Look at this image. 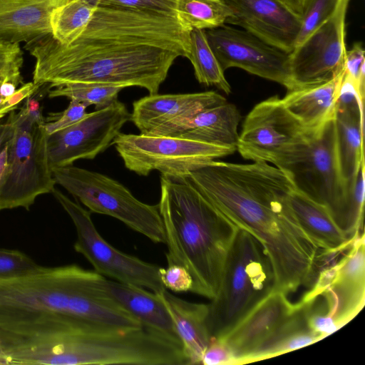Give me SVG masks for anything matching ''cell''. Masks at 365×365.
<instances>
[{
  "mask_svg": "<svg viewBox=\"0 0 365 365\" xmlns=\"http://www.w3.org/2000/svg\"><path fill=\"white\" fill-rule=\"evenodd\" d=\"M190 31L177 18L99 4L71 43L48 34L26 43L24 49L36 59V84L98 83L155 94L175 59L187 57Z\"/></svg>",
  "mask_w": 365,
  "mask_h": 365,
  "instance_id": "obj_1",
  "label": "cell"
},
{
  "mask_svg": "<svg viewBox=\"0 0 365 365\" xmlns=\"http://www.w3.org/2000/svg\"><path fill=\"white\" fill-rule=\"evenodd\" d=\"M165 234L168 264L185 267L192 279L190 292L212 299L240 227L185 178L160 175L158 203Z\"/></svg>",
  "mask_w": 365,
  "mask_h": 365,
  "instance_id": "obj_2",
  "label": "cell"
},
{
  "mask_svg": "<svg viewBox=\"0 0 365 365\" xmlns=\"http://www.w3.org/2000/svg\"><path fill=\"white\" fill-rule=\"evenodd\" d=\"M107 278L77 264L45 267L0 280V327L46 322L61 315L121 327L140 321L108 292Z\"/></svg>",
  "mask_w": 365,
  "mask_h": 365,
  "instance_id": "obj_3",
  "label": "cell"
},
{
  "mask_svg": "<svg viewBox=\"0 0 365 365\" xmlns=\"http://www.w3.org/2000/svg\"><path fill=\"white\" fill-rule=\"evenodd\" d=\"M272 267L265 250L248 230L240 228L229 250L218 291L208 304L211 337L222 338L274 288Z\"/></svg>",
  "mask_w": 365,
  "mask_h": 365,
  "instance_id": "obj_4",
  "label": "cell"
},
{
  "mask_svg": "<svg viewBox=\"0 0 365 365\" xmlns=\"http://www.w3.org/2000/svg\"><path fill=\"white\" fill-rule=\"evenodd\" d=\"M14 132L7 145V165L0 184V211L29 210L36 198L51 192L56 182L47 155V133L41 108L25 103L9 113Z\"/></svg>",
  "mask_w": 365,
  "mask_h": 365,
  "instance_id": "obj_5",
  "label": "cell"
},
{
  "mask_svg": "<svg viewBox=\"0 0 365 365\" xmlns=\"http://www.w3.org/2000/svg\"><path fill=\"white\" fill-rule=\"evenodd\" d=\"M56 183L91 212L113 217L155 243L165 244L158 205L138 200L118 181L95 171L68 165L52 170Z\"/></svg>",
  "mask_w": 365,
  "mask_h": 365,
  "instance_id": "obj_6",
  "label": "cell"
},
{
  "mask_svg": "<svg viewBox=\"0 0 365 365\" xmlns=\"http://www.w3.org/2000/svg\"><path fill=\"white\" fill-rule=\"evenodd\" d=\"M313 133L274 96L255 105L247 115L236 150L246 160L284 169L304 153Z\"/></svg>",
  "mask_w": 365,
  "mask_h": 365,
  "instance_id": "obj_7",
  "label": "cell"
},
{
  "mask_svg": "<svg viewBox=\"0 0 365 365\" xmlns=\"http://www.w3.org/2000/svg\"><path fill=\"white\" fill-rule=\"evenodd\" d=\"M114 145L125 167L140 176L158 170L171 178H185L193 170L232 154L235 148L173 135L126 134L120 132Z\"/></svg>",
  "mask_w": 365,
  "mask_h": 365,
  "instance_id": "obj_8",
  "label": "cell"
},
{
  "mask_svg": "<svg viewBox=\"0 0 365 365\" xmlns=\"http://www.w3.org/2000/svg\"><path fill=\"white\" fill-rule=\"evenodd\" d=\"M282 170L289 175L295 190L327 207L344 232L349 190L338 160L335 118L314 132L304 153Z\"/></svg>",
  "mask_w": 365,
  "mask_h": 365,
  "instance_id": "obj_9",
  "label": "cell"
},
{
  "mask_svg": "<svg viewBox=\"0 0 365 365\" xmlns=\"http://www.w3.org/2000/svg\"><path fill=\"white\" fill-rule=\"evenodd\" d=\"M51 192L75 225L77 237L74 250L84 256L96 272L112 280L140 287L155 294H160L166 289L159 277V266L113 247L96 230L90 211L56 187Z\"/></svg>",
  "mask_w": 365,
  "mask_h": 365,
  "instance_id": "obj_10",
  "label": "cell"
},
{
  "mask_svg": "<svg viewBox=\"0 0 365 365\" xmlns=\"http://www.w3.org/2000/svg\"><path fill=\"white\" fill-rule=\"evenodd\" d=\"M349 1L339 0L331 16L289 53L293 90L324 83L344 71Z\"/></svg>",
  "mask_w": 365,
  "mask_h": 365,
  "instance_id": "obj_11",
  "label": "cell"
},
{
  "mask_svg": "<svg viewBox=\"0 0 365 365\" xmlns=\"http://www.w3.org/2000/svg\"><path fill=\"white\" fill-rule=\"evenodd\" d=\"M130 119L125 104L117 99L106 108L87 113L76 123L47 135L51 168L71 165L79 159L95 158L111 145Z\"/></svg>",
  "mask_w": 365,
  "mask_h": 365,
  "instance_id": "obj_12",
  "label": "cell"
},
{
  "mask_svg": "<svg viewBox=\"0 0 365 365\" xmlns=\"http://www.w3.org/2000/svg\"><path fill=\"white\" fill-rule=\"evenodd\" d=\"M207 42L222 70L235 67L294 89L289 71V54L244 29L225 24L205 30Z\"/></svg>",
  "mask_w": 365,
  "mask_h": 365,
  "instance_id": "obj_13",
  "label": "cell"
},
{
  "mask_svg": "<svg viewBox=\"0 0 365 365\" xmlns=\"http://www.w3.org/2000/svg\"><path fill=\"white\" fill-rule=\"evenodd\" d=\"M334 264L319 273L299 302L309 327L322 339L348 323L364 306L365 283L336 278Z\"/></svg>",
  "mask_w": 365,
  "mask_h": 365,
  "instance_id": "obj_14",
  "label": "cell"
},
{
  "mask_svg": "<svg viewBox=\"0 0 365 365\" xmlns=\"http://www.w3.org/2000/svg\"><path fill=\"white\" fill-rule=\"evenodd\" d=\"M225 102L224 96L213 91L149 94L133 102L130 120L140 133L175 135L197 113Z\"/></svg>",
  "mask_w": 365,
  "mask_h": 365,
  "instance_id": "obj_15",
  "label": "cell"
},
{
  "mask_svg": "<svg viewBox=\"0 0 365 365\" xmlns=\"http://www.w3.org/2000/svg\"><path fill=\"white\" fill-rule=\"evenodd\" d=\"M232 11L226 21L290 53L302 24V11L287 0H224Z\"/></svg>",
  "mask_w": 365,
  "mask_h": 365,
  "instance_id": "obj_16",
  "label": "cell"
},
{
  "mask_svg": "<svg viewBox=\"0 0 365 365\" xmlns=\"http://www.w3.org/2000/svg\"><path fill=\"white\" fill-rule=\"evenodd\" d=\"M296 304L281 291H272L222 339L235 364L269 336L295 309Z\"/></svg>",
  "mask_w": 365,
  "mask_h": 365,
  "instance_id": "obj_17",
  "label": "cell"
},
{
  "mask_svg": "<svg viewBox=\"0 0 365 365\" xmlns=\"http://www.w3.org/2000/svg\"><path fill=\"white\" fill-rule=\"evenodd\" d=\"M69 0H0V41L29 42L51 34L54 10Z\"/></svg>",
  "mask_w": 365,
  "mask_h": 365,
  "instance_id": "obj_18",
  "label": "cell"
},
{
  "mask_svg": "<svg viewBox=\"0 0 365 365\" xmlns=\"http://www.w3.org/2000/svg\"><path fill=\"white\" fill-rule=\"evenodd\" d=\"M158 294L170 313L189 365L201 364L211 339L207 327L208 304L185 300L167 289Z\"/></svg>",
  "mask_w": 365,
  "mask_h": 365,
  "instance_id": "obj_19",
  "label": "cell"
},
{
  "mask_svg": "<svg viewBox=\"0 0 365 365\" xmlns=\"http://www.w3.org/2000/svg\"><path fill=\"white\" fill-rule=\"evenodd\" d=\"M344 71L317 86L287 91L282 98L289 113L310 133L335 118Z\"/></svg>",
  "mask_w": 365,
  "mask_h": 365,
  "instance_id": "obj_20",
  "label": "cell"
},
{
  "mask_svg": "<svg viewBox=\"0 0 365 365\" xmlns=\"http://www.w3.org/2000/svg\"><path fill=\"white\" fill-rule=\"evenodd\" d=\"M106 288L109 294L143 326L180 341L170 313L158 294L108 278Z\"/></svg>",
  "mask_w": 365,
  "mask_h": 365,
  "instance_id": "obj_21",
  "label": "cell"
},
{
  "mask_svg": "<svg viewBox=\"0 0 365 365\" xmlns=\"http://www.w3.org/2000/svg\"><path fill=\"white\" fill-rule=\"evenodd\" d=\"M364 103L336 107V143L342 178L349 190L364 163Z\"/></svg>",
  "mask_w": 365,
  "mask_h": 365,
  "instance_id": "obj_22",
  "label": "cell"
},
{
  "mask_svg": "<svg viewBox=\"0 0 365 365\" xmlns=\"http://www.w3.org/2000/svg\"><path fill=\"white\" fill-rule=\"evenodd\" d=\"M240 120L237 108L227 101L200 112L173 136L237 149Z\"/></svg>",
  "mask_w": 365,
  "mask_h": 365,
  "instance_id": "obj_23",
  "label": "cell"
},
{
  "mask_svg": "<svg viewBox=\"0 0 365 365\" xmlns=\"http://www.w3.org/2000/svg\"><path fill=\"white\" fill-rule=\"evenodd\" d=\"M289 203L299 225L322 250L342 249L359 237L349 238L336 224L327 207L295 189L290 193Z\"/></svg>",
  "mask_w": 365,
  "mask_h": 365,
  "instance_id": "obj_24",
  "label": "cell"
},
{
  "mask_svg": "<svg viewBox=\"0 0 365 365\" xmlns=\"http://www.w3.org/2000/svg\"><path fill=\"white\" fill-rule=\"evenodd\" d=\"M322 339L309 327L302 306L296 303L294 312L239 364L264 360L304 347Z\"/></svg>",
  "mask_w": 365,
  "mask_h": 365,
  "instance_id": "obj_25",
  "label": "cell"
},
{
  "mask_svg": "<svg viewBox=\"0 0 365 365\" xmlns=\"http://www.w3.org/2000/svg\"><path fill=\"white\" fill-rule=\"evenodd\" d=\"M99 6V0H69L56 8L51 17L52 36L68 45L86 29Z\"/></svg>",
  "mask_w": 365,
  "mask_h": 365,
  "instance_id": "obj_26",
  "label": "cell"
},
{
  "mask_svg": "<svg viewBox=\"0 0 365 365\" xmlns=\"http://www.w3.org/2000/svg\"><path fill=\"white\" fill-rule=\"evenodd\" d=\"M187 58L190 61L200 83L215 86L227 95L231 93V86L207 42L205 30L192 29L190 31Z\"/></svg>",
  "mask_w": 365,
  "mask_h": 365,
  "instance_id": "obj_27",
  "label": "cell"
},
{
  "mask_svg": "<svg viewBox=\"0 0 365 365\" xmlns=\"http://www.w3.org/2000/svg\"><path fill=\"white\" fill-rule=\"evenodd\" d=\"M176 11L179 21L190 29L220 27L232 15L224 0H178Z\"/></svg>",
  "mask_w": 365,
  "mask_h": 365,
  "instance_id": "obj_28",
  "label": "cell"
},
{
  "mask_svg": "<svg viewBox=\"0 0 365 365\" xmlns=\"http://www.w3.org/2000/svg\"><path fill=\"white\" fill-rule=\"evenodd\" d=\"M50 98L66 97L87 107L95 106L96 110L106 108L118 99V93L126 87L120 85L98 83H73L54 87Z\"/></svg>",
  "mask_w": 365,
  "mask_h": 365,
  "instance_id": "obj_29",
  "label": "cell"
},
{
  "mask_svg": "<svg viewBox=\"0 0 365 365\" xmlns=\"http://www.w3.org/2000/svg\"><path fill=\"white\" fill-rule=\"evenodd\" d=\"M338 1L339 0L307 1L302 11L301 28L294 47L301 44L331 16Z\"/></svg>",
  "mask_w": 365,
  "mask_h": 365,
  "instance_id": "obj_30",
  "label": "cell"
},
{
  "mask_svg": "<svg viewBox=\"0 0 365 365\" xmlns=\"http://www.w3.org/2000/svg\"><path fill=\"white\" fill-rule=\"evenodd\" d=\"M42 268V266L20 251L0 249V280L24 277Z\"/></svg>",
  "mask_w": 365,
  "mask_h": 365,
  "instance_id": "obj_31",
  "label": "cell"
},
{
  "mask_svg": "<svg viewBox=\"0 0 365 365\" xmlns=\"http://www.w3.org/2000/svg\"><path fill=\"white\" fill-rule=\"evenodd\" d=\"M23 63V52L19 43L0 41V83L23 84L21 76Z\"/></svg>",
  "mask_w": 365,
  "mask_h": 365,
  "instance_id": "obj_32",
  "label": "cell"
},
{
  "mask_svg": "<svg viewBox=\"0 0 365 365\" xmlns=\"http://www.w3.org/2000/svg\"><path fill=\"white\" fill-rule=\"evenodd\" d=\"M178 0H99V4L124 7L178 19Z\"/></svg>",
  "mask_w": 365,
  "mask_h": 365,
  "instance_id": "obj_33",
  "label": "cell"
},
{
  "mask_svg": "<svg viewBox=\"0 0 365 365\" xmlns=\"http://www.w3.org/2000/svg\"><path fill=\"white\" fill-rule=\"evenodd\" d=\"M87 106L76 101H70L68 106L61 113H51L45 119L47 135L64 129L82 119L86 114Z\"/></svg>",
  "mask_w": 365,
  "mask_h": 365,
  "instance_id": "obj_34",
  "label": "cell"
},
{
  "mask_svg": "<svg viewBox=\"0 0 365 365\" xmlns=\"http://www.w3.org/2000/svg\"><path fill=\"white\" fill-rule=\"evenodd\" d=\"M361 42L355 43L346 51L344 71L354 82L361 96L364 98L365 57Z\"/></svg>",
  "mask_w": 365,
  "mask_h": 365,
  "instance_id": "obj_35",
  "label": "cell"
},
{
  "mask_svg": "<svg viewBox=\"0 0 365 365\" xmlns=\"http://www.w3.org/2000/svg\"><path fill=\"white\" fill-rule=\"evenodd\" d=\"M161 282L166 289L174 292H190L192 279L188 271L178 264H168L167 267H159Z\"/></svg>",
  "mask_w": 365,
  "mask_h": 365,
  "instance_id": "obj_36",
  "label": "cell"
},
{
  "mask_svg": "<svg viewBox=\"0 0 365 365\" xmlns=\"http://www.w3.org/2000/svg\"><path fill=\"white\" fill-rule=\"evenodd\" d=\"M201 364H235V358L231 349L222 339L211 337L208 346L202 356Z\"/></svg>",
  "mask_w": 365,
  "mask_h": 365,
  "instance_id": "obj_37",
  "label": "cell"
},
{
  "mask_svg": "<svg viewBox=\"0 0 365 365\" xmlns=\"http://www.w3.org/2000/svg\"><path fill=\"white\" fill-rule=\"evenodd\" d=\"M14 132V124L9 115L5 122L0 120V156L6 148Z\"/></svg>",
  "mask_w": 365,
  "mask_h": 365,
  "instance_id": "obj_38",
  "label": "cell"
},
{
  "mask_svg": "<svg viewBox=\"0 0 365 365\" xmlns=\"http://www.w3.org/2000/svg\"><path fill=\"white\" fill-rule=\"evenodd\" d=\"M2 83H0V88ZM16 108L10 106L7 103V98H4L0 93V120L6 114L9 113Z\"/></svg>",
  "mask_w": 365,
  "mask_h": 365,
  "instance_id": "obj_39",
  "label": "cell"
},
{
  "mask_svg": "<svg viewBox=\"0 0 365 365\" xmlns=\"http://www.w3.org/2000/svg\"><path fill=\"white\" fill-rule=\"evenodd\" d=\"M7 165V147L0 156V184L4 178Z\"/></svg>",
  "mask_w": 365,
  "mask_h": 365,
  "instance_id": "obj_40",
  "label": "cell"
},
{
  "mask_svg": "<svg viewBox=\"0 0 365 365\" xmlns=\"http://www.w3.org/2000/svg\"><path fill=\"white\" fill-rule=\"evenodd\" d=\"M294 6H296L300 11H302L303 8L307 0H287Z\"/></svg>",
  "mask_w": 365,
  "mask_h": 365,
  "instance_id": "obj_41",
  "label": "cell"
},
{
  "mask_svg": "<svg viewBox=\"0 0 365 365\" xmlns=\"http://www.w3.org/2000/svg\"><path fill=\"white\" fill-rule=\"evenodd\" d=\"M6 358L4 356L2 348L0 344V365H6Z\"/></svg>",
  "mask_w": 365,
  "mask_h": 365,
  "instance_id": "obj_42",
  "label": "cell"
}]
</instances>
